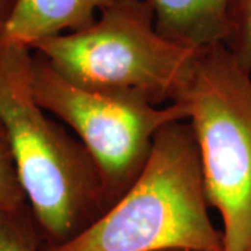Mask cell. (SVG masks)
Instances as JSON below:
<instances>
[{
	"mask_svg": "<svg viewBox=\"0 0 251 251\" xmlns=\"http://www.w3.org/2000/svg\"><path fill=\"white\" fill-rule=\"evenodd\" d=\"M32 67V49L0 39V120L44 243L59 244L94 224L110 204L88 151L36 102Z\"/></svg>",
	"mask_w": 251,
	"mask_h": 251,
	"instance_id": "cell-1",
	"label": "cell"
},
{
	"mask_svg": "<svg viewBox=\"0 0 251 251\" xmlns=\"http://www.w3.org/2000/svg\"><path fill=\"white\" fill-rule=\"evenodd\" d=\"M200 151L187 120L163 127L141 175L74 237L41 251H224L208 212Z\"/></svg>",
	"mask_w": 251,
	"mask_h": 251,
	"instance_id": "cell-2",
	"label": "cell"
},
{
	"mask_svg": "<svg viewBox=\"0 0 251 251\" xmlns=\"http://www.w3.org/2000/svg\"><path fill=\"white\" fill-rule=\"evenodd\" d=\"M32 50L75 85L159 106L184 97L202 48L162 35L148 0H116L90 27L52 36Z\"/></svg>",
	"mask_w": 251,
	"mask_h": 251,
	"instance_id": "cell-3",
	"label": "cell"
},
{
	"mask_svg": "<svg viewBox=\"0 0 251 251\" xmlns=\"http://www.w3.org/2000/svg\"><path fill=\"white\" fill-rule=\"evenodd\" d=\"M181 100L208 204L222 219L224 251H251V73L222 42L205 46Z\"/></svg>",
	"mask_w": 251,
	"mask_h": 251,
	"instance_id": "cell-4",
	"label": "cell"
},
{
	"mask_svg": "<svg viewBox=\"0 0 251 251\" xmlns=\"http://www.w3.org/2000/svg\"><path fill=\"white\" fill-rule=\"evenodd\" d=\"M36 102L77 134L97 165L110 206L141 175L163 127L188 119L180 100L159 108L140 99L88 90L63 78L34 50Z\"/></svg>",
	"mask_w": 251,
	"mask_h": 251,
	"instance_id": "cell-5",
	"label": "cell"
},
{
	"mask_svg": "<svg viewBox=\"0 0 251 251\" xmlns=\"http://www.w3.org/2000/svg\"><path fill=\"white\" fill-rule=\"evenodd\" d=\"M116 0H16L0 39L34 49L52 36L90 27Z\"/></svg>",
	"mask_w": 251,
	"mask_h": 251,
	"instance_id": "cell-6",
	"label": "cell"
},
{
	"mask_svg": "<svg viewBox=\"0 0 251 251\" xmlns=\"http://www.w3.org/2000/svg\"><path fill=\"white\" fill-rule=\"evenodd\" d=\"M156 29L180 45L204 48L224 42L230 0H148Z\"/></svg>",
	"mask_w": 251,
	"mask_h": 251,
	"instance_id": "cell-7",
	"label": "cell"
},
{
	"mask_svg": "<svg viewBox=\"0 0 251 251\" xmlns=\"http://www.w3.org/2000/svg\"><path fill=\"white\" fill-rule=\"evenodd\" d=\"M42 244L29 205L14 212L0 211V251H41Z\"/></svg>",
	"mask_w": 251,
	"mask_h": 251,
	"instance_id": "cell-8",
	"label": "cell"
},
{
	"mask_svg": "<svg viewBox=\"0 0 251 251\" xmlns=\"http://www.w3.org/2000/svg\"><path fill=\"white\" fill-rule=\"evenodd\" d=\"M236 62L251 73V0H230L224 42Z\"/></svg>",
	"mask_w": 251,
	"mask_h": 251,
	"instance_id": "cell-9",
	"label": "cell"
},
{
	"mask_svg": "<svg viewBox=\"0 0 251 251\" xmlns=\"http://www.w3.org/2000/svg\"><path fill=\"white\" fill-rule=\"evenodd\" d=\"M28 206L7 130L0 120V211L14 212Z\"/></svg>",
	"mask_w": 251,
	"mask_h": 251,
	"instance_id": "cell-10",
	"label": "cell"
},
{
	"mask_svg": "<svg viewBox=\"0 0 251 251\" xmlns=\"http://www.w3.org/2000/svg\"><path fill=\"white\" fill-rule=\"evenodd\" d=\"M14 3H16V0H0V29L7 21L10 13L14 7Z\"/></svg>",
	"mask_w": 251,
	"mask_h": 251,
	"instance_id": "cell-11",
	"label": "cell"
},
{
	"mask_svg": "<svg viewBox=\"0 0 251 251\" xmlns=\"http://www.w3.org/2000/svg\"><path fill=\"white\" fill-rule=\"evenodd\" d=\"M169 251H184V250H169Z\"/></svg>",
	"mask_w": 251,
	"mask_h": 251,
	"instance_id": "cell-12",
	"label": "cell"
}]
</instances>
